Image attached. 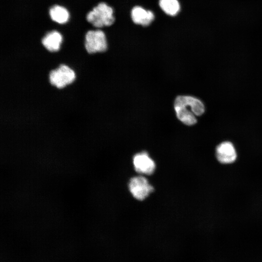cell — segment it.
I'll return each instance as SVG.
<instances>
[{"instance_id":"cell-3","label":"cell","mask_w":262,"mask_h":262,"mask_svg":"<svg viewBox=\"0 0 262 262\" xmlns=\"http://www.w3.org/2000/svg\"><path fill=\"white\" fill-rule=\"evenodd\" d=\"M49 78L51 85L61 89L72 83L75 80L76 74L68 66L61 64L57 68L50 71Z\"/></svg>"},{"instance_id":"cell-2","label":"cell","mask_w":262,"mask_h":262,"mask_svg":"<svg viewBox=\"0 0 262 262\" xmlns=\"http://www.w3.org/2000/svg\"><path fill=\"white\" fill-rule=\"evenodd\" d=\"M87 20L96 27L112 25L115 20L113 8L105 2H100L86 16Z\"/></svg>"},{"instance_id":"cell-1","label":"cell","mask_w":262,"mask_h":262,"mask_svg":"<svg viewBox=\"0 0 262 262\" xmlns=\"http://www.w3.org/2000/svg\"><path fill=\"white\" fill-rule=\"evenodd\" d=\"M174 110L178 119L185 125L192 126L197 122L196 116L205 111L203 102L198 98L187 95H180L174 101Z\"/></svg>"},{"instance_id":"cell-10","label":"cell","mask_w":262,"mask_h":262,"mask_svg":"<svg viewBox=\"0 0 262 262\" xmlns=\"http://www.w3.org/2000/svg\"><path fill=\"white\" fill-rule=\"evenodd\" d=\"M49 15L52 20L60 24L66 23L69 17L67 10L59 5L52 7L49 10Z\"/></svg>"},{"instance_id":"cell-7","label":"cell","mask_w":262,"mask_h":262,"mask_svg":"<svg viewBox=\"0 0 262 262\" xmlns=\"http://www.w3.org/2000/svg\"><path fill=\"white\" fill-rule=\"evenodd\" d=\"M217 160L222 164H229L233 163L237 158V153L233 144L225 141L217 146L215 150Z\"/></svg>"},{"instance_id":"cell-11","label":"cell","mask_w":262,"mask_h":262,"mask_svg":"<svg viewBox=\"0 0 262 262\" xmlns=\"http://www.w3.org/2000/svg\"><path fill=\"white\" fill-rule=\"evenodd\" d=\"M159 6L167 15L175 16L180 10V5L178 0H160Z\"/></svg>"},{"instance_id":"cell-5","label":"cell","mask_w":262,"mask_h":262,"mask_svg":"<svg viewBox=\"0 0 262 262\" xmlns=\"http://www.w3.org/2000/svg\"><path fill=\"white\" fill-rule=\"evenodd\" d=\"M84 45L86 50L90 54L106 51L107 42L104 33L101 30L88 31Z\"/></svg>"},{"instance_id":"cell-6","label":"cell","mask_w":262,"mask_h":262,"mask_svg":"<svg viewBox=\"0 0 262 262\" xmlns=\"http://www.w3.org/2000/svg\"><path fill=\"white\" fill-rule=\"evenodd\" d=\"M132 162L135 171L141 175H150L155 170V162L146 151L134 155Z\"/></svg>"},{"instance_id":"cell-9","label":"cell","mask_w":262,"mask_h":262,"mask_svg":"<svg viewBox=\"0 0 262 262\" xmlns=\"http://www.w3.org/2000/svg\"><path fill=\"white\" fill-rule=\"evenodd\" d=\"M62 40V36L60 33L53 31L46 34L42 40V43L49 51L55 52L60 49Z\"/></svg>"},{"instance_id":"cell-8","label":"cell","mask_w":262,"mask_h":262,"mask_svg":"<svg viewBox=\"0 0 262 262\" xmlns=\"http://www.w3.org/2000/svg\"><path fill=\"white\" fill-rule=\"evenodd\" d=\"M131 17L134 23L147 26L154 20V15L151 11L146 10L140 6H135L131 10Z\"/></svg>"},{"instance_id":"cell-4","label":"cell","mask_w":262,"mask_h":262,"mask_svg":"<svg viewBox=\"0 0 262 262\" xmlns=\"http://www.w3.org/2000/svg\"><path fill=\"white\" fill-rule=\"evenodd\" d=\"M128 187L132 196L140 201L145 199L154 191L153 187L147 179L143 176H135L131 178Z\"/></svg>"}]
</instances>
